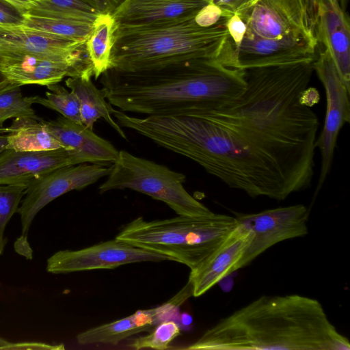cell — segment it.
<instances>
[{
	"label": "cell",
	"instance_id": "obj_1",
	"mask_svg": "<svg viewBox=\"0 0 350 350\" xmlns=\"http://www.w3.org/2000/svg\"><path fill=\"white\" fill-rule=\"evenodd\" d=\"M314 61L244 70L245 90L182 114L137 118L133 129L232 189L278 201L310 187L319 120L302 103Z\"/></svg>",
	"mask_w": 350,
	"mask_h": 350
},
{
	"label": "cell",
	"instance_id": "obj_2",
	"mask_svg": "<svg viewBox=\"0 0 350 350\" xmlns=\"http://www.w3.org/2000/svg\"><path fill=\"white\" fill-rule=\"evenodd\" d=\"M187 350H349L317 299L262 295L220 319Z\"/></svg>",
	"mask_w": 350,
	"mask_h": 350
},
{
	"label": "cell",
	"instance_id": "obj_3",
	"mask_svg": "<svg viewBox=\"0 0 350 350\" xmlns=\"http://www.w3.org/2000/svg\"><path fill=\"white\" fill-rule=\"evenodd\" d=\"M100 76L112 106L147 116L182 114L234 97L246 87L244 70L225 66L215 57L133 71L109 68Z\"/></svg>",
	"mask_w": 350,
	"mask_h": 350
},
{
	"label": "cell",
	"instance_id": "obj_4",
	"mask_svg": "<svg viewBox=\"0 0 350 350\" xmlns=\"http://www.w3.org/2000/svg\"><path fill=\"white\" fill-rule=\"evenodd\" d=\"M223 18L209 27L195 17L143 27L115 26L110 67L133 71L218 55L229 34Z\"/></svg>",
	"mask_w": 350,
	"mask_h": 350
},
{
	"label": "cell",
	"instance_id": "obj_5",
	"mask_svg": "<svg viewBox=\"0 0 350 350\" xmlns=\"http://www.w3.org/2000/svg\"><path fill=\"white\" fill-rule=\"evenodd\" d=\"M237 225L234 216L213 212L151 221L138 217L124 226L115 238L165 255L193 271L206 262Z\"/></svg>",
	"mask_w": 350,
	"mask_h": 350
},
{
	"label": "cell",
	"instance_id": "obj_6",
	"mask_svg": "<svg viewBox=\"0 0 350 350\" xmlns=\"http://www.w3.org/2000/svg\"><path fill=\"white\" fill-rule=\"evenodd\" d=\"M185 174L165 165L120 150L107 178L99 187L100 194L129 189L166 204L177 215L198 216L212 212L190 195L183 186Z\"/></svg>",
	"mask_w": 350,
	"mask_h": 350
},
{
	"label": "cell",
	"instance_id": "obj_7",
	"mask_svg": "<svg viewBox=\"0 0 350 350\" xmlns=\"http://www.w3.org/2000/svg\"><path fill=\"white\" fill-rule=\"evenodd\" d=\"M317 0H256L237 14L245 36L262 39L308 40L316 38Z\"/></svg>",
	"mask_w": 350,
	"mask_h": 350
},
{
	"label": "cell",
	"instance_id": "obj_8",
	"mask_svg": "<svg viewBox=\"0 0 350 350\" xmlns=\"http://www.w3.org/2000/svg\"><path fill=\"white\" fill-rule=\"evenodd\" d=\"M111 165L81 163L54 170L31 183L26 189L17 213L21 235L14 243L17 253L27 258L32 250L27 241L29 228L36 215L48 204L72 190H81L110 173Z\"/></svg>",
	"mask_w": 350,
	"mask_h": 350
},
{
	"label": "cell",
	"instance_id": "obj_9",
	"mask_svg": "<svg viewBox=\"0 0 350 350\" xmlns=\"http://www.w3.org/2000/svg\"><path fill=\"white\" fill-rule=\"evenodd\" d=\"M313 68L325 88L327 103L323 128L315 142L321 153V165L314 200L330 172L339 132L350 121V90L342 81L325 48L317 55Z\"/></svg>",
	"mask_w": 350,
	"mask_h": 350
},
{
	"label": "cell",
	"instance_id": "obj_10",
	"mask_svg": "<svg viewBox=\"0 0 350 350\" xmlns=\"http://www.w3.org/2000/svg\"><path fill=\"white\" fill-rule=\"evenodd\" d=\"M309 212L307 206L298 204L256 213H235L237 222L248 229L252 234L238 269L248 265L278 243L306 236Z\"/></svg>",
	"mask_w": 350,
	"mask_h": 350
},
{
	"label": "cell",
	"instance_id": "obj_11",
	"mask_svg": "<svg viewBox=\"0 0 350 350\" xmlns=\"http://www.w3.org/2000/svg\"><path fill=\"white\" fill-rule=\"evenodd\" d=\"M317 44L308 40L262 39L244 36L235 44L228 36L216 59L224 66L250 68L314 61Z\"/></svg>",
	"mask_w": 350,
	"mask_h": 350
},
{
	"label": "cell",
	"instance_id": "obj_12",
	"mask_svg": "<svg viewBox=\"0 0 350 350\" xmlns=\"http://www.w3.org/2000/svg\"><path fill=\"white\" fill-rule=\"evenodd\" d=\"M171 260L165 255L114 239L80 250H59L46 260V271L53 274L111 269L121 265Z\"/></svg>",
	"mask_w": 350,
	"mask_h": 350
},
{
	"label": "cell",
	"instance_id": "obj_13",
	"mask_svg": "<svg viewBox=\"0 0 350 350\" xmlns=\"http://www.w3.org/2000/svg\"><path fill=\"white\" fill-rule=\"evenodd\" d=\"M0 70L12 83L20 86H48L59 83L65 77L92 73L88 53L70 59H60L30 54H0Z\"/></svg>",
	"mask_w": 350,
	"mask_h": 350
},
{
	"label": "cell",
	"instance_id": "obj_14",
	"mask_svg": "<svg viewBox=\"0 0 350 350\" xmlns=\"http://www.w3.org/2000/svg\"><path fill=\"white\" fill-rule=\"evenodd\" d=\"M44 122L61 147L68 152L75 165L90 163L110 166L118 157L119 150L111 142L95 134L83 124L62 116Z\"/></svg>",
	"mask_w": 350,
	"mask_h": 350
},
{
	"label": "cell",
	"instance_id": "obj_15",
	"mask_svg": "<svg viewBox=\"0 0 350 350\" xmlns=\"http://www.w3.org/2000/svg\"><path fill=\"white\" fill-rule=\"evenodd\" d=\"M86 53V41L78 42L23 25H0V54H30L70 59Z\"/></svg>",
	"mask_w": 350,
	"mask_h": 350
},
{
	"label": "cell",
	"instance_id": "obj_16",
	"mask_svg": "<svg viewBox=\"0 0 350 350\" xmlns=\"http://www.w3.org/2000/svg\"><path fill=\"white\" fill-rule=\"evenodd\" d=\"M72 165V159L63 148L42 151L5 148L0 153V185L28 187L54 170Z\"/></svg>",
	"mask_w": 350,
	"mask_h": 350
},
{
	"label": "cell",
	"instance_id": "obj_17",
	"mask_svg": "<svg viewBox=\"0 0 350 350\" xmlns=\"http://www.w3.org/2000/svg\"><path fill=\"white\" fill-rule=\"evenodd\" d=\"M251 239L250 231L238 223L236 228L206 262L190 271L188 281L191 284L194 297L204 295L222 279L239 270V263Z\"/></svg>",
	"mask_w": 350,
	"mask_h": 350
},
{
	"label": "cell",
	"instance_id": "obj_18",
	"mask_svg": "<svg viewBox=\"0 0 350 350\" xmlns=\"http://www.w3.org/2000/svg\"><path fill=\"white\" fill-rule=\"evenodd\" d=\"M212 0H127L112 15L115 26L143 27L195 17Z\"/></svg>",
	"mask_w": 350,
	"mask_h": 350
},
{
	"label": "cell",
	"instance_id": "obj_19",
	"mask_svg": "<svg viewBox=\"0 0 350 350\" xmlns=\"http://www.w3.org/2000/svg\"><path fill=\"white\" fill-rule=\"evenodd\" d=\"M176 309L175 304L168 300L159 307L139 310L120 319L89 328L79 333L76 340L81 345H117L135 334L151 332L162 321L172 320L175 316Z\"/></svg>",
	"mask_w": 350,
	"mask_h": 350
},
{
	"label": "cell",
	"instance_id": "obj_20",
	"mask_svg": "<svg viewBox=\"0 0 350 350\" xmlns=\"http://www.w3.org/2000/svg\"><path fill=\"white\" fill-rule=\"evenodd\" d=\"M316 38L322 43L346 85L350 90V26L341 6H333L329 0H318Z\"/></svg>",
	"mask_w": 350,
	"mask_h": 350
},
{
	"label": "cell",
	"instance_id": "obj_21",
	"mask_svg": "<svg viewBox=\"0 0 350 350\" xmlns=\"http://www.w3.org/2000/svg\"><path fill=\"white\" fill-rule=\"evenodd\" d=\"M92 73L68 77L65 81L66 86L79 99L83 124L93 130L94 123L103 118L120 137L127 139L121 126L113 119L112 105L107 101L104 90L98 89L92 82Z\"/></svg>",
	"mask_w": 350,
	"mask_h": 350
},
{
	"label": "cell",
	"instance_id": "obj_22",
	"mask_svg": "<svg viewBox=\"0 0 350 350\" xmlns=\"http://www.w3.org/2000/svg\"><path fill=\"white\" fill-rule=\"evenodd\" d=\"M7 136L8 149L16 151H42L62 148L48 131L42 119L16 118L8 127L0 128Z\"/></svg>",
	"mask_w": 350,
	"mask_h": 350
},
{
	"label": "cell",
	"instance_id": "obj_23",
	"mask_svg": "<svg viewBox=\"0 0 350 350\" xmlns=\"http://www.w3.org/2000/svg\"><path fill=\"white\" fill-rule=\"evenodd\" d=\"M114 27L112 15L100 14L94 21L92 31L86 40V48L96 80L110 67Z\"/></svg>",
	"mask_w": 350,
	"mask_h": 350
},
{
	"label": "cell",
	"instance_id": "obj_24",
	"mask_svg": "<svg viewBox=\"0 0 350 350\" xmlns=\"http://www.w3.org/2000/svg\"><path fill=\"white\" fill-rule=\"evenodd\" d=\"M26 14L90 23L100 14L83 0H38Z\"/></svg>",
	"mask_w": 350,
	"mask_h": 350
},
{
	"label": "cell",
	"instance_id": "obj_25",
	"mask_svg": "<svg viewBox=\"0 0 350 350\" xmlns=\"http://www.w3.org/2000/svg\"><path fill=\"white\" fill-rule=\"evenodd\" d=\"M94 23L25 14L23 26L64 38L85 42L93 29Z\"/></svg>",
	"mask_w": 350,
	"mask_h": 350
},
{
	"label": "cell",
	"instance_id": "obj_26",
	"mask_svg": "<svg viewBox=\"0 0 350 350\" xmlns=\"http://www.w3.org/2000/svg\"><path fill=\"white\" fill-rule=\"evenodd\" d=\"M37 96H25L21 86L14 85L0 91V126L12 118L40 119L32 108Z\"/></svg>",
	"mask_w": 350,
	"mask_h": 350
},
{
	"label": "cell",
	"instance_id": "obj_27",
	"mask_svg": "<svg viewBox=\"0 0 350 350\" xmlns=\"http://www.w3.org/2000/svg\"><path fill=\"white\" fill-rule=\"evenodd\" d=\"M49 90L45 97L37 96L36 104L59 112L62 116L75 122L83 124L80 105L76 94L68 91L58 83L46 86Z\"/></svg>",
	"mask_w": 350,
	"mask_h": 350
},
{
	"label": "cell",
	"instance_id": "obj_28",
	"mask_svg": "<svg viewBox=\"0 0 350 350\" xmlns=\"http://www.w3.org/2000/svg\"><path fill=\"white\" fill-rule=\"evenodd\" d=\"M180 334L178 323L173 320L164 321L157 324L150 334L131 339L127 347L135 350L145 348L165 350Z\"/></svg>",
	"mask_w": 350,
	"mask_h": 350
},
{
	"label": "cell",
	"instance_id": "obj_29",
	"mask_svg": "<svg viewBox=\"0 0 350 350\" xmlns=\"http://www.w3.org/2000/svg\"><path fill=\"white\" fill-rule=\"evenodd\" d=\"M27 187L0 185V256L8 243L5 230L12 217L17 213Z\"/></svg>",
	"mask_w": 350,
	"mask_h": 350
},
{
	"label": "cell",
	"instance_id": "obj_30",
	"mask_svg": "<svg viewBox=\"0 0 350 350\" xmlns=\"http://www.w3.org/2000/svg\"><path fill=\"white\" fill-rule=\"evenodd\" d=\"M26 12L6 0H0V25H23Z\"/></svg>",
	"mask_w": 350,
	"mask_h": 350
},
{
	"label": "cell",
	"instance_id": "obj_31",
	"mask_svg": "<svg viewBox=\"0 0 350 350\" xmlns=\"http://www.w3.org/2000/svg\"><path fill=\"white\" fill-rule=\"evenodd\" d=\"M228 16L220 8L210 3L204 7L195 16L196 23L203 27H209L219 23L223 18Z\"/></svg>",
	"mask_w": 350,
	"mask_h": 350
},
{
	"label": "cell",
	"instance_id": "obj_32",
	"mask_svg": "<svg viewBox=\"0 0 350 350\" xmlns=\"http://www.w3.org/2000/svg\"><path fill=\"white\" fill-rule=\"evenodd\" d=\"M226 27L229 36L235 44H239L245 36L247 27L237 14H232L227 21Z\"/></svg>",
	"mask_w": 350,
	"mask_h": 350
},
{
	"label": "cell",
	"instance_id": "obj_33",
	"mask_svg": "<svg viewBox=\"0 0 350 350\" xmlns=\"http://www.w3.org/2000/svg\"><path fill=\"white\" fill-rule=\"evenodd\" d=\"M256 0H212L211 3L221 9L225 14L231 16L247 8Z\"/></svg>",
	"mask_w": 350,
	"mask_h": 350
},
{
	"label": "cell",
	"instance_id": "obj_34",
	"mask_svg": "<svg viewBox=\"0 0 350 350\" xmlns=\"http://www.w3.org/2000/svg\"><path fill=\"white\" fill-rule=\"evenodd\" d=\"M100 14L113 15L127 0H83Z\"/></svg>",
	"mask_w": 350,
	"mask_h": 350
},
{
	"label": "cell",
	"instance_id": "obj_35",
	"mask_svg": "<svg viewBox=\"0 0 350 350\" xmlns=\"http://www.w3.org/2000/svg\"><path fill=\"white\" fill-rule=\"evenodd\" d=\"M23 342H12L6 340L5 338L0 336V349L7 350H16L23 349Z\"/></svg>",
	"mask_w": 350,
	"mask_h": 350
},
{
	"label": "cell",
	"instance_id": "obj_36",
	"mask_svg": "<svg viewBox=\"0 0 350 350\" xmlns=\"http://www.w3.org/2000/svg\"><path fill=\"white\" fill-rule=\"evenodd\" d=\"M19 8L20 10L27 12V11L38 1V0H6Z\"/></svg>",
	"mask_w": 350,
	"mask_h": 350
},
{
	"label": "cell",
	"instance_id": "obj_37",
	"mask_svg": "<svg viewBox=\"0 0 350 350\" xmlns=\"http://www.w3.org/2000/svg\"><path fill=\"white\" fill-rule=\"evenodd\" d=\"M192 317L187 312H183L179 315L178 321L180 327L188 328L192 323Z\"/></svg>",
	"mask_w": 350,
	"mask_h": 350
},
{
	"label": "cell",
	"instance_id": "obj_38",
	"mask_svg": "<svg viewBox=\"0 0 350 350\" xmlns=\"http://www.w3.org/2000/svg\"><path fill=\"white\" fill-rule=\"evenodd\" d=\"M1 57L0 55V64H1ZM14 85H17L10 81L2 73L0 70V91H2L8 88H10Z\"/></svg>",
	"mask_w": 350,
	"mask_h": 350
},
{
	"label": "cell",
	"instance_id": "obj_39",
	"mask_svg": "<svg viewBox=\"0 0 350 350\" xmlns=\"http://www.w3.org/2000/svg\"><path fill=\"white\" fill-rule=\"evenodd\" d=\"M7 136L4 133H0V153L3 151L7 146Z\"/></svg>",
	"mask_w": 350,
	"mask_h": 350
},
{
	"label": "cell",
	"instance_id": "obj_40",
	"mask_svg": "<svg viewBox=\"0 0 350 350\" xmlns=\"http://www.w3.org/2000/svg\"><path fill=\"white\" fill-rule=\"evenodd\" d=\"M330 3L334 7L340 6L338 0H329Z\"/></svg>",
	"mask_w": 350,
	"mask_h": 350
}]
</instances>
